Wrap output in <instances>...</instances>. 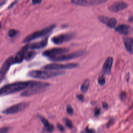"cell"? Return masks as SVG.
<instances>
[{"label":"cell","mask_w":133,"mask_h":133,"mask_svg":"<svg viewBox=\"0 0 133 133\" xmlns=\"http://www.w3.org/2000/svg\"><path fill=\"white\" fill-rule=\"evenodd\" d=\"M48 86H49V84L48 83L41 82L35 81L18 82L6 84L2 86L0 89V95L1 96H6L7 95L14 94L25 89H43L48 87Z\"/></svg>","instance_id":"obj_1"},{"label":"cell","mask_w":133,"mask_h":133,"mask_svg":"<svg viewBox=\"0 0 133 133\" xmlns=\"http://www.w3.org/2000/svg\"><path fill=\"white\" fill-rule=\"evenodd\" d=\"M65 73L63 71H51V70H31L28 72L27 76L32 78L38 79H47L57 76L63 75Z\"/></svg>","instance_id":"obj_2"},{"label":"cell","mask_w":133,"mask_h":133,"mask_svg":"<svg viewBox=\"0 0 133 133\" xmlns=\"http://www.w3.org/2000/svg\"><path fill=\"white\" fill-rule=\"evenodd\" d=\"M56 24H51L49 25L44 29H43L41 30L36 31L35 32H33L32 33L28 35L27 36H26L23 40V43H27L31 42L34 39H37L39 37H44L45 36H46L48 34H49L52 30L55 28Z\"/></svg>","instance_id":"obj_3"},{"label":"cell","mask_w":133,"mask_h":133,"mask_svg":"<svg viewBox=\"0 0 133 133\" xmlns=\"http://www.w3.org/2000/svg\"><path fill=\"white\" fill-rule=\"evenodd\" d=\"M79 64L77 63H69L66 64H58V63H49L42 67L43 69L55 71L63 69H71L78 67Z\"/></svg>","instance_id":"obj_4"},{"label":"cell","mask_w":133,"mask_h":133,"mask_svg":"<svg viewBox=\"0 0 133 133\" xmlns=\"http://www.w3.org/2000/svg\"><path fill=\"white\" fill-rule=\"evenodd\" d=\"M69 51V49L65 47H56L47 49L42 53L43 55L45 57H48L49 59L56 57L61 54H64Z\"/></svg>","instance_id":"obj_5"},{"label":"cell","mask_w":133,"mask_h":133,"mask_svg":"<svg viewBox=\"0 0 133 133\" xmlns=\"http://www.w3.org/2000/svg\"><path fill=\"white\" fill-rule=\"evenodd\" d=\"M85 53L84 50H79L75 52H72L69 54L66 55H61L56 57L50 59L49 60L54 61V62H60V61H68L71 59H73L82 56Z\"/></svg>","instance_id":"obj_6"},{"label":"cell","mask_w":133,"mask_h":133,"mask_svg":"<svg viewBox=\"0 0 133 133\" xmlns=\"http://www.w3.org/2000/svg\"><path fill=\"white\" fill-rule=\"evenodd\" d=\"M74 33H66L53 36L51 41L55 44L59 45L72 39L74 37Z\"/></svg>","instance_id":"obj_7"},{"label":"cell","mask_w":133,"mask_h":133,"mask_svg":"<svg viewBox=\"0 0 133 133\" xmlns=\"http://www.w3.org/2000/svg\"><path fill=\"white\" fill-rule=\"evenodd\" d=\"M29 104L26 102H20L12 105L2 111V113L5 114H11L20 112L23 110H24L28 106Z\"/></svg>","instance_id":"obj_8"},{"label":"cell","mask_w":133,"mask_h":133,"mask_svg":"<svg viewBox=\"0 0 133 133\" xmlns=\"http://www.w3.org/2000/svg\"><path fill=\"white\" fill-rule=\"evenodd\" d=\"M14 56H10L8 57L2 64L1 70H0V79L1 82L4 79L6 76L10 65L12 64H14Z\"/></svg>","instance_id":"obj_9"},{"label":"cell","mask_w":133,"mask_h":133,"mask_svg":"<svg viewBox=\"0 0 133 133\" xmlns=\"http://www.w3.org/2000/svg\"><path fill=\"white\" fill-rule=\"evenodd\" d=\"M107 0H73L71 3L75 5L88 6L100 5L105 3Z\"/></svg>","instance_id":"obj_10"},{"label":"cell","mask_w":133,"mask_h":133,"mask_svg":"<svg viewBox=\"0 0 133 133\" xmlns=\"http://www.w3.org/2000/svg\"><path fill=\"white\" fill-rule=\"evenodd\" d=\"M29 49V44H27L26 45H24L23 47H22L17 52L16 55L14 56L15 63H20L23 60V59H24L25 55L26 52L28 51Z\"/></svg>","instance_id":"obj_11"},{"label":"cell","mask_w":133,"mask_h":133,"mask_svg":"<svg viewBox=\"0 0 133 133\" xmlns=\"http://www.w3.org/2000/svg\"><path fill=\"white\" fill-rule=\"evenodd\" d=\"M127 3L123 1H117L112 3L108 7L109 11L113 12H116L122 10L126 9L128 7Z\"/></svg>","instance_id":"obj_12"},{"label":"cell","mask_w":133,"mask_h":133,"mask_svg":"<svg viewBox=\"0 0 133 133\" xmlns=\"http://www.w3.org/2000/svg\"><path fill=\"white\" fill-rule=\"evenodd\" d=\"M98 19L102 23L110 28H114L117 24V20L114 18H110L108 16L100 15L99 16Z\"/></svg>","instance_id":"obj_13"},{"label":"cell","mask_w":133,"mask_h":133,"mask_svg":"<svg viewBox=\"0 0 133 133\" xmlns=\"http://www.w3.org/2000/svg\"><path fill=\"white\" fill-rule=\"evenodd\" d=\"M115 30L116 32L119 33L120 34L127 35L133 32V28L129 25L125 24H121L118 25L117 27H116Z\"/></svg>","instance_id":"obj_14"},{"label":"cell","mask_w":133,"mask_h":133,"mask_svg":"<svg viewBox=\"0 0 133 133\" xmlns=\"http://www.w3.org/2000/svg\"><path fill=\"white\" fill-rule=\"evenodd\" d=\"M113 59L111 57H109L105 60L102 68V72L105 74H109L111 72Z\"/></svg>","instance_id":"obj_15"},{"label":"cell","mask_w":133,"mask_h":133,"mask_svg":"<svg viewBox=\"0 0 133 133\" xmlns=\"http://www.w3.org/2000/svg\"><path fill=\"white\" fill-rule=\"evenodd\" d=\"M48 43V37L43 39L42 41H40L37 42H35L31 44H29V49L34 50V49H39L42 48H44L46 46Z\"/></svg>","instance_id":"obj_16"},{"label":"cell","mask_w":133,"mask_h":133,"mask_svg":"<svg viewBox=\"0 0 133 133\" xmlns=\"http://www.w3.org/2000/svg\"><path fill=\"white\" fill-rule=\"evenodd\" d=\"M38 117L43 123L44 125V129L45 130V131L48 132H52L54 130V126L51 124H50L48 122V121L44 116L38 115Z\"/></svg>","instance_id":"obj_17"},{"label":"cell","mask_w":133,"mask_h":133,"mask_svg":"<svg viewBox=\"0 0 133 133\" xmlns=\"http://www.w3.org/2000/svg\"><path fill=\"white\" fill-rule=\"evenodd\" d=\"M123 41L126 49L130 54H133V38L129 37H124Z\"/></svg>","instance_id":"obj_18"},{"label":"cell","mask_w":133,"mask_h":133,"mask_svg":"<svg viewBox=\"0 0 133 133\" xmlns=\"http://www.w3.org/2000/svg\"><path fill=\"white\" fill-rule=\"evenodd\" d=\"M42 90L41 88H30L25 90V91L22 92L20 95L22 97H26L31 96L41 92Z\"/></svg>","instance_id":"obj_19"},{"label":"cell","mask_w":133,"mask_h":133,"mask_svg":"<svg viewBox=\"0 0 133 133\" xmlns=\"http://www.w3.org/2000/svg\"><path fill=\"white\" fill-rule=\"evenodd\" d=\"M89 85H90L89 80L88 79H86L81 86V90L83 92H84V93L86 92L89 88Z\"/></svg>","instance_id":"obj_20"},{"label":"cell","mask_w":133,"mask_h":133,"mask_svg":"<svg viewBox=\"0 0 133 133\" xmlns=\"http://www.w3.org/2000/svg\"><path fill=\"white\" fill-rule=\"evenodd\" d=\"M36 52L34 50H31V51H28L25 55L24 59L27 61L31 60L36 56Z\"/></svg>","instance_id":"obj_21"},{"label":"cell","mask_w":133,"mask_h":133,"mask_svg":"<svg viewBox=\"0 0 133 133\" xmlns=\"http://www.w3.org/2000/svg\"><path fill=\"white\" fill-rule=\"evenodd\" d=\"M105 82H106L105 79L103 75H100L99 76V77L98 78V83L100 85L102 86V85H104Z\"/></svg>","instance_id":"obj_22"},{"label":"cell","mask_w":133,"mask_h":133,"mask_svg":"<svg viewBox=\"0 0 133 133\" xmlns=\"http://www.w3.org/2000/svg\"><path fill=\"white\" fill-rule=\"evenodd\" d=\"M63 121L66 125V126L69 128H72L73 127V124L72 122L68 118H64L63 119Z\"/></svg>","instance_id":"obj_23"},{"label":"cell","mask_w":133,"mask_h":133,"mask_svg":"<svg viewBox=\"0 0 133 133\" xmlns=\"http://www.w3.org/2000/svg\"><path fill=\"white\" fill-rule=\"evenodd\" d=\"M17 31L16 30L13 29H11L9 30L8 32V36L10 37H14L17 34Z\"/></svg>","instance_id":"obj_24"},{"label":"cell","mask_w":133,"mask_h":133,"mask_svg":"<svg viewBox=\"0 0 133 133\" xmlns=\"http://www.w3.org/2000/svg\"><path fill=\"white\" fill-rule=\"evenodd\" d=\"M81 133H95V131L94 129L90 128L88 127H86Z\"/></svg>","instance_id":"obj_25"},{"label":"cell","mask_w":133,"mask_h":133,"mask_svg":"<svg viewBox=\"0 0 133 133\" xmlns=\"http://www.w3.org/2000/svg\"><path fill=\"white\" fill-rule=\"evenodd\" d=\"M94 115L96 116H99L101 113V109L98 107H96L94 110Z\"/></svg>","instance_id":"obj_26"},{"label":"cell","mask_w":133,"mask_h":133,"mask_svg":"<svg viewBox=\"0 0 133 133\" xmlns=\"http://www.w3.org/2000/svg\"><path fill=\"white\" fill-rule=\"evenodd\" d=\"M66 111L68 112V114H72L73 113V109L72 108V106L70 105H68L66 106Z\"/></svg>","instance_id":"obj_27"},{"label":"cell","mask_w":133,"mask_h":133,"mask_svg":"<svg viewBox=\"0 0 133 133\" xmlns=\"http://www.w3.org/2000/svg\"><path fill=\"white\" fill-rule=\"evenodd\" d=\"M57 126L58 128L59 129V130L61 132H64V131L65 128H64V127L61 124H60V123H57Z\"/></svg>","instance_id":"obj_28"},{"label":"cell","mask_w":133,"mask_h":133,"mask_svg":"<svg viewBox=\"0 0 133 133\" xmlns=\"http://www.w3.org/2000/svg\"><path fill=\"white\" fill-rule=\"evenodd\" d=\"M127 96V95H126V93L124 91H123L122 92L121 94H120V95H119V97H120V98L123 100H124L126 97Z\"/></svg>","instance_id":"obj_29"},{"label":"cell","mask_w":133,"mask_h":133,"mask_svg":"<svg viewBox=\"0 0 133 133\" xmlns=\"http://www.w3.org/2000/svg\"><path fill=\"white\" fill-rule=\"evenodd\" d=\"M76 98L81 101H83L84 100V97L82 94H77L76 95Z\"/></svg>","instance_id":"obj_30"},{"label":"cell","mask_w":133,"mask_h":133,"mask_svg":"<svg viewBox=\"0 0 133 133\" xmlns=\"http://www.w3.org/2000/svg\"><path fill=\"white\" fill-rule=\"evenodd\" d=\"M1 133H7L8 131V127H2L1 129Z\"/></svg>","instance_id":"obj_31"},{"label":"cell","mask_w":133,"mask_h":133,"mask_svg":"<svg viewBox=\"0 0 133 133\" xmlns=\"http://www.w3.org/2000/svg\"><path fill=\"white\" fill-rule=\"evenodd\" d=\"M32 3L33 5H35V4H38L41 3V2H42V1H32Z\"/></svg>","instance_id":"obj_32"},{"label":"cell","mask_w":133,"mask_h":133,"mask_svg":"<svg viewBox=\"0 0 133 133\" xmlns=\"http://www.w3.org/2000/svg\"><path fill=\"white\" fill-rule=\"evenodd\" d=\"M17 2H18V1H16L13 2H12V3L10 5H9V6L8 7V8L10 9V8H11L12 6H14V5H15Z\"/></svg>","instance_id":"obj_33"},{"label":"cell","mask_w":133,"mask_h":133,"mask_svg":"<svg viewBox=\"0 0 133 133\" xmlns=\"http://www.w3.org/2000/svg\"><path fill=\"white\" fill-rule=\"evenodd\" d=\"M102 105H103V108H105V109L107 108L108 107V104L107 103H106V102H103Z\"/></svg>","instance_id":"obj_34"},{"label":"cell","mask_w":133,"mask_h":133,"mask_svg":"<svg viewBox=\"0 0 133 133\" xmlns=\"http://www.w3.org/2000/svg\"><path fill=\"white\" fill-rule=\"evenodd\" d=\"M6 1H3V0H1L0 1V6H2L3 5H4L5 3H6Z\"/></svg>","instance_id":"obj_35"},{"label":"cell","mask_w":133,"mask_h":133,"mask_svg":"<svg viewBox=\"0 0 133 133\" xmlns=\"http://www.w3.org/2000/svg\"><path fill=\"white\" fill-rule=\"evenodd\" d=\"M127 82H128V81H129V74L128 73L127 75Z\"/></svg>","instance_id":"obj_36"}]
</instances>
